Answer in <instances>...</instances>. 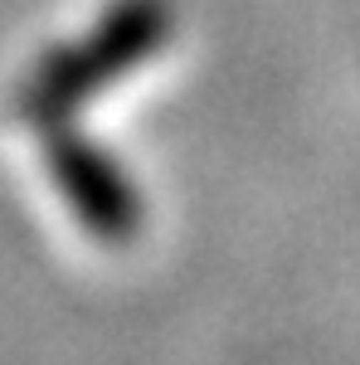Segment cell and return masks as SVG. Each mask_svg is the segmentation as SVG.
Listing matches in <instances>:
<instances>
[{
    "label": "cell",
    "mask_w": 360,
    "mask_h": 365,
    "mask_svg": "<svg viewBox=\"0 0 360 365\" xmlns=\"http://www.w3.org/2000/svg\"><path fill=\"white\" fill-rule=\"evenodd\" d=\"M44 166L49 180L58 185V195L68 200L73 220L103 239V244H127L141 229V195L127 180V170L112 161L103 146H93L88 137H78L68 122L44 132Z\"/></svg>",
    "instance_id": "cell-2"
},
{
    "label": "cell",
    "mask_w": 360,
    "mask_h": 365,
    "mask_svg": "<svg viewBox=\"0 0 360 365\" xmlns=\"http://www.w3.org/2000/svg\"><path fill=\"white\" fill-rule=\"evenodd\" d=\"M170 34H175V5L170 0H112L108 15L83 39L49 44L34 58V68L15 93V113L39 132L63 127L93 93H103L122 73H132L146 58L161 54Z\"/></svg>",
    "instance_id": "cell-1"
}]
</instances>
